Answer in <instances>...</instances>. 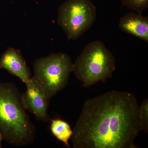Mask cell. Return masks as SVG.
Wrapping results in <instances>:
<instances>
[{"mask_svg":"<svg viewBox=\"0 0 148 148\" xmlns=\"http://www.w3.org/2000/svg\"><path fill=\"white\" fill-rule=\"evenodd\" d=\"M122 2L123 4L139 14L145 10L148 6V0H122Z\"/></svg>","mask_w":148,"mask_h":148,"instance_id":"30bf717a","label":"cell"},{"mask_svg":"<svg viewBox=\"0 0 148 148\" xmlns=\"http://www.w3.org/2000/svg\"><path fill=\"white\" fill-rule=\"evenodd\" d=\"M120 28L123 32L148 42V18L141 14L130 12L121 18Z\"/></svg>","mask_w":148,"mask_h":148,"instance_id":"ba28073f","label":"cell"},{"mask_svg":"<svg viewBox=\"0 0 148 148\" xmlns=\"http://www.w3.org/2000/svg\"><path fill=\"white\" fill-rule=\"evenodd\" d=\"M96 14L90 0H67L58 8L57 22L68 38L75 40L90 29Z\"/></svg>","mask_w":148,"mask_h":148,"instance_id":"5b68a950","label":"cell"},{"mask_svg":"<svg viewBox=\"0 0 148 148\" xmlns=\"http://www.w3.org/2000/svg\"><path fill=\"white\" fill-rule=\"evenodd\" d=\"M3 140V138L2 134L1 132V130H0V148L2 147V141Z\"/></svg>","mask_w":148,"mask_h":148,"instance_id":"7c38bea8","label":"cell"},{"mask_svg":"<svg viewBox=\"0 0 148 148\" xmlns=\"http://www.w3.org/2000/svg\"><path fill=\"white\" fill-rule=\"evenodd\" d=\"M0 69H5L25 84L32 78L29 67L21 51L12 47L9 48L1 56Z\"/></svg>","mask_w":148,"mask_h":148,"instance_id":"52a82bcc","label":"cell"},{"mask_svg":"<svg viewBox=\"0 0 148 148\" xmlns=\"http://www.w3.org/2000/svg\"><path fill=\"white\" fill-rule=\"evenodd\" d=\"M116 59L101 41L87 45L73 64V71L85 87L111 78L115 70Z\"/></svg>","mask_w":148,"mask_h":148,"instance_id":"3957f363","label":"cell"},{"mask_svg":"<svg viewBox=\"0 0 148 148\" xmlns=\"http://www.w3.org/2000/svg\"><path fill=\"white\" fill-rule=\"evenodd\" d=\"M26 110L16 86L0 82V130L3 140L15 147H25L34 140L36 127Z\"/></svg>","mask_w":148,"mask_h":148,"instance_id":"7a4b0ae2","label":"cell"},{"mask_svg":"<svg viewBox=\"0 0 148 148\" xmlns=\"http://www.w3.org/2000/svg\"><path fill=\"white\" fill-rule=\"evenodd\" d=\"M50 127L51 132L53 136L66 147L70 148L69 141L71 138L73 131L69 123L63 120L56 119L51 120Z\"/></svg>","mask_w":148,"mask_h":148,"instance_id":"9c48e42d","label":"cell"},{"mask_svg":"<svg viewBox=\"0 0 148 148\" xmlns=\"http://www.w3.org/2000/svg\"><path fill=\"white\" fill-rule=\"evenodd\" d=\"M26 85V91L22 93L25 108L34 114L38 120L47 121L49 119L47 110L50 99L33 77Z\"/></svg>","mask_w":148,"mask_h":148,"instance_id":"8992f818","label":"cell"},{"mask_svg":"<svg viewBox=\"0 0 148 148\" xmlns=\"http://www.w3.org/2000/svg\"><path fill=\"white\" fill-rule=\"evenodd\" d=\"M140 117L143 127V131L148 133V100L143 101L140 106Z\"/></svg>","mask_w":148,"mask_h":148,"instance_id":"8fae6325","label":"cell"},{"mask_svg":"<svg viewBox=\"0 0 148 148\" xmlns=\"http://www.w3.org/2000/svg\"><path fill=\"white\" fill-rule=\"evenodd\" d=\"M73 64L66 53H53L38 58L34 64L33 77L51 99L66 87Z\"/></svg>","mask_w":148,"mask_h":148,"instance_id":"277c9868","label":"cell"},{"mask_svg":"<svg viewBox=\"0 0 148 148\" xmlns=\"http://www.w3.org/2000/svg\"><path fill=\"white\" fill-rule=\"evenodd\" d=\"M73 148H138L143 131L134 94L112 90L85 101L73 130Z\"/></svg>","mask_w":148,"mask_h":148,"instance_id":"6da1fadb","label":"cell"}]
</instances>
